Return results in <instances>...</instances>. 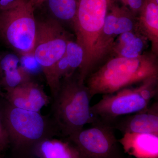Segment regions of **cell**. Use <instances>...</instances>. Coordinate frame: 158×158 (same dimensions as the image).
I'll list each match as a JSON object with an SVG mask.
<instances>
[{
  "instance_id": "5b68a950",
  "label": "cell",
  "mask_w": 158,
  "mask_h": 158,
  "mask_svg": "<svg viewBox=\"0 0 158 158\" xmlns=\"http://www.w3.org/2000/svg\"><path fill=\"white\" fill-rule=\"evenodd\" d=\"M155 95L152 83L145 81L136 88L103 94L99 101L90 106V113L94 121L109 126L116 118L147 109Z\"/></svg>"
},
{
  "instance_id": "d6986e66",
  "label": "cell",
  "mask_w": 158,
  "mask_h": 158,
  "mask_svg": "<svg viewBox=\"0 0 158 158\" xmlns=\"http://www.w3.org/2000/svg\"><path fill=\"white\" fill-rule=\"evenodd\" d=\"M10 145L9 135L3 124L0 112V153Z\"/></svg>"
},
{
  "instance_id": "3957f363",
  "label": "cell",
  "mask_w": 158,
  "mask_h": 158,
  "mask_svg": "<svg viewBox=\"0 0 158 158\" xmlns=\"http://www.w3.org/2000/svg\"><path fill=\"white\" fill-rule=\"evenodd\" d=\"M90 91L78 73L62 79L59 90L52 97L54 124L65 138L75 135L87 124L93 123L90 112Z\"/></svg>"
},
{
  "instance_id": "44dd1931",
  "label": "cell",
  "mask_w": 158,
  "mask_h": 158,
  "mask_svg": "<svg viewBox=\"0 0 158 158\" xmlns=\"http://www.w3.org/2000/svg\"><path fill=\"white\" fill-rule=\"evenodd\" d=\"M15 0H0V10L9 8Z\"/></svg>"
},
{
  "instance_id": "d4e9b609",
  "label": "cell",
  "mask_w": 158,
  "mask_h": 158,
  "mask_svg": "<svg viewBox=\"0 0 158 158\" xmlns=\"http://www.w3.org/2000/svg\"><path fill=\"white\" fill-rule=\"evenodd\" d=\"M110 1H111V0H110Z\"/></svg>"
},
{
  "instance_id": "2e32d148",
  "label": "cell",
  "mask_w": 158,
  "mask_h": 158,
  "mask_svg": "<svg viewBox=\"0 0 158 158\" xmlns=\"http://www.w3.org/2000/svg\"><path fill=\"white\" fill-rule=\"evenodd\" d=\"M47 1L54 18L72 23L76 15L79 0H46Z\"/></svg>"
},
{
  "instance_id": "5bb4252c",
  "label": "cell",
  "mask_w": 158,
  "mask_h": 158,
  "mask_svg": "<svg viewBox=\"0 0 158 158\" xmlns=\"http://www.w3.org/2000/svg\"><path fill=\"white\" fill-rule=\"evenodd\" d=\"M34 148L40 158H84L75 144L68 138H46Z\"/></svg>"
},
{
  "instance_id": "ba28073f",
  "label": "cell",
  "mask_w": 158,
  "mask_h": 158,
  "mask_svg": "<svg viewBox=\"0 0 158 158\" xmlns=\"http://www.w3.org/2000/svg\"><path fill=\"white\" fill-rule=\"evenodd\" d=\"M78 148L84 158H125L112 128L98 122L67 138Z\"/></svg>"
},
{
  "instance_id": "30bf717a",
  "label": "cell",
  "mask_w": 158,
  "mask_h": 158,
  "mask_svg": "<svg viewBox=\"0 0 158 158\" xmlns=\"http://www.w3.org/2000/svg\"><path fill=\"white\" fill-rule=\"evenodd\" d=\"M83 57L81 48L76 41L69 39L65 54L54 66L47 83L52 97L59 90L61 80L72 76L78 70L83 62Z\"/></svg>"
},
{
  "instance_id": "4fadbf2b",
  "label": "cell",
  "mask_w": 158,
  "mask_h": 158,
  "mask_svg": "<svg viewBox=\"0 0 158 158\" xmlns=\"http://www.w3.org/2000/svg\"><path fill=\"white\" fill-rule=\"evenodd\" d=\"M138 19V30L151 43L152 52L158 55V3L144 0Z\"/></svg>"
},
{
  "instance_id": "7402d4cb",
  "label": "cell",
  "mask_w": 158,
  "mask_h": 158,
  "mask_svg": "<svg viewBox=\"0 0 158 158\" xmlns=\"http://www.w3.org/2000/svg\"><path fill=\"white\" fill-rule=\"evenodd\" d=\"M34 7L41 6L45 2L46 0H30Z\"/></svg>"
},
{
  "instance_id": "7a4b0ae2",
  "label": "cell",
  "mask_w": 158,
  "mask_h": 158,
  "mask_svg": "<svg viewBox=\"0 0 158 158\" xmlns=\"http://www.w3.org/2000/svg\"><path fill=\"white\" fill-rule=\"evenodd\" d=\"M110 0H79L75 17L72 22L76 42L83 50L84 57L78 69L79 79L82 82L104 62L100 40L107 14Z\"/></svg>"
},
{
  "instance_id": "8fae6325",
  "label": "cell",
  "mask_w": 158,
  "mask_h": 158,
  "mask_svg": "<svg viewBox=\"0 0 158 158\" xmlns=\"http://www.w3.org/2000/svg\"><path fill=\"white\" fill-rule=\"evenodd\" d=\"M6 91L8 102L23 110L40 112L49 102L42 88L31 81Z\"/></svg>"
},
{
  "instance_id": "cb8c5ba5",
  "label": "cell",
  "mask_w": 158,
  "mask_h": 158,
  "mask_svg": "<svg viewBox=\"0 0 158 158\" xmlns=\"http://www.w3.org/2000/svg\"><path fill=\"white\" fill-rule=\"evenodd\" d=\"M156 2L158 3V0H156Z\"/></svg>"
},
{
  "instance_id": "9c48e42d",
  "label": "cell",
  "mask_w": 158,
  "mask_h": 158,
  "mask_svg": "<svg viewBox=\"0 0 158 158\" xmlns=\"http://www.w3.org/2000/svg\"><path fill=\"white\" fill-rule=\"evenodd\" d=\"M125 134H149L158 136V102L137 113L116 118L109 126Z\"/></svg>"
},
{
  "instance_id": "6da1fadb",
  "label": "cell",
  "mask_w": 158,
  "mask_h": 158,
  "mask_svg": "<svg viewBox=\"0 0 158 158\" xmlns=\"http://www.w3.org/2000/svg\"><path fill=\"white\" fill-rule=\"evenodd\" d=\"M157 56L152 52L135 58L115 57L88 76L85 84L93 98L110 94L158 77Z\"/></svg>"
},
{
  "instance_id": "ac0fdd59",
  "label": "cell",
  "mask_w": 158,
  "mask_h": 158,
  "mask_svg": "<svg viewBox=\"0 0 158 158\" xmlns=\"http://www.w3.org/2000/svg\"><path fill=\"white\" fill-rule=\"evenodd\" d=\"M21 56L22 57L20 59V66L31 76V75L38 73L40 70L42 71L41 67L36 61L33 54Z\"/></svg>"
},
{
  "instance_id": "277c9868",
  "label": "cell",
  "mask_w": 158,
  "mask_h": 158,
  "mask_svg": "<svg viewBox=\"0 0 158 158\" xmlns=\"http://www.w3.org/2000/svg\"><path fill=\"white\" fill-rule=\"evenodd\" d=\"M0 112L10 144L16 150H28L44 139L60 135L57 128H50L56 127L55 124L50 125L40 112L16 108L8 102Z\"/></svg>"
},
{
  "instance_id": "8992f818",
  "label": "cell",
  "mask_w": 158,
  "mask_h": 158,
  "mask_svg": "<svg viewBox=\"0 0 158 158\" xmlns=\"http://www.w3.org/2000/svg\"><path fill=\"white\" fill-rule=\"evenodd\" d=\"M30 0H15L0 10V35L21 56L33 54L37 21Z\"/></svg>"
},
{
  "instance_id": "603a6c76",
  "label": "cell",
  "mask_w": 158,
  "mask_h": 158,
  "mask_svg": "<svg viewBox=\"0 0 158 158\" xmlns=\"http://www.w3.org/2000/svg\"><path fill=\"white\" fill-rule=\"evenodd\" d=\"M0 158H3L2 156L1 155V153H0Z\"/></svg>"
},
{
  "instance_id": "9a60e30c",
  "label": "cell",
  "mask_w": 158,
  "mask_h": 158,
  "mask_svg": "<svg viewBox=\"0 0 158 158\" xmlns=\"http://www.w3.org/2000/svg\"><path fill=\"white\" fill-rule=\"evenodd\" d=\"M147 40L139 31L123 33L115 40L112 53L115 57L133 58L139 56L143 54Z\"/></svg>"
},
{
  "instance_id": "e0dca14e",
  "label": "cell",
  "mask_w": 158,
  "mask_h": 158,
  "mask_svg": "<svg viewBox=\"0 0 158 158\" xmlns=\"http://www.w3.org/2000/svg\"><path fill=\"white\" fill-rule=\"evenodd\" d=\"M1 83L6 90L15 88L31 81V76L20 66L0 73Z\"/></svg>"
},
{
  "instance_id": "7c38bea8",
  "label": "cell",
  "mask_w": 158,
  "mask_h": 158,
  "mask_svg": "<svg viewBox=\"0 0 158 158\" xmlns=\"http://www.w3.org/2000/svg\"><path fill=\"white\" fill-rule=\"evenodd\" d=\"M118 141L124 152L135 158H158V136L125 134Z\"/></svg>"
},
{
  "instance_id": "ffe728a7",
  "label": "cell",
  "mask_w": 158,
  "mask_h": 158,
  "mask_svg": "<svg viewBox=\"0 0 158 158\" xmlns=\"http://www.w3.org/2000/svg\"><path fill=\"white\" fill-rule=\"evenodd\" d=\"M125 6H127L130 11L135 15L140 12L144 4V0H121Z\"/></svg>"
},
{
  "instance_id": "52a82bcc",
  "label": "cell",
  "mask_w": 158,
  "mask_h": 158,
  "mask_svg": "<svg viewBox=\"0 0 158 158\" xmlns=\"http://www.w3.org/2000/svg\"><path fill=\"white\" fill-rule=\"evenodd\" d=\"M69 39L59 21L50 18L37 21L33 55L48 83L52 71L65 54Z\"/></svg>"
}]
</instances>
